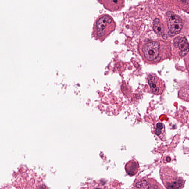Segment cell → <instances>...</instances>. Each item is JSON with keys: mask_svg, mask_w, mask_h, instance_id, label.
<instances>
[{"mask_svg": "<svg viewBox=\"0 0 189 189\" xmlns=\"http://www.w3.org/2000/svg\"><path fill=\"white\" fill-rule=\"evenodd\" d=\"M113 19L108 15H103L98 19L94 25V33L97 37L102 38L105 37L108 32V28L113 23Z\"/></svg>", "mask_w": 189, "mask_h": 189, "instance_id": "obj_2", "label": "cell"}, {"mask_svg": "<svg viewBox=\"0 0 189 189\" xmlns=\"http://www.w3.org/2000/svg\"><path fill=\"white\" fill-rule=\"evenodd\" d=\"M174 46L178 47L180 52V55L181 57H184L189 51V45L186 38L181 37H177L174 40Z\"/></svg>", "mask_w": 189, "mask_h": 189, "instance_id": "obj_7", "label": "cell"}, {"mask_svg": "<svg viewBox=\"0 0 189 189\" xmlns=\"http://www.w3.org/2000/svg\"><path fill=\"white\" fill-rule=\"evenodd\" d=\"M160 43L156 41L146 44L143 47V52L147 60L152 62L157 58L159 54Z\"/></svg>", "mask_w": 189, "mask_h": 189, "instance_id": "obj_4", "label": "cell"}, {"mask_svg": "<svg viewBox=\"0 0 189 189\" xmlns=\"http://www.w3.org/2000/svg\"><path fill=\"white\" fill-rule=\"evenodd\" d=\"M153 29L155 32L159 35H162L164 31L163 24L161 23L160 20L156 18L153 21Z\"/></svg>", "mask_w": 189, "mask_h": 189, "instance_id": "obj_9", "label": "cell"}, {"mask_svg": "<svg viewBox=\"0 0 189 189\" xmlns=\"http://www.w3.org/2000/svg\"><path fill=\"white\" fill-rule=\"evenodd\" d=\"M139 167V164L135 160L130 161L126 164V172L130 176H134L137 173Z\"/></svg>", "mask_w": 189, "mask_h": 189, "instance_id": "obj_8", "label": "cell"}, {"mask_svg": "<svg viewBox=\"0 0 189 189\" xmlns=\"http://www.w3.org/2000/svg\"><path fill=\"white\" fill-rule=\"evenodd\" d=\"M148 82L153 93L156 95L162 94L165 89L164 85L158 79L153 75H150L148 77Z\"/></svg>", "mask_w": 189, "mask_h": 189, "instance_id": "obj_6", "label": "cell"}, {"mask_svg": "<svg viewBox=\"0 0 189 189\" xmlns=\"http://www.w3.org/2000/svg\"><path fill=\"white\" fill-rule=\"evenodd\" d=\"M161 179L166 189H181L184 186L185 181L178 176L177 173L171 168L164 167L161 169Z\"/></svg>", "mask_w": 189, "mask_h": 189, "instance_id": "obj_1", "label": "cell"}, {"mask_svg": "<svg viewBox=\"0 0 189 189\" xmlns=\"http://www.w3.org/2000/svg\"><path fill=\"white\" fill-rule=\"evenodd\" d=\"M135 189H162L159 184L152 178L137 180L134 184Z\"/></svg>", "mask_w": 189, "mask_h": 189, "instance_id": "obj_5", "label": "cell"}, {"mask_svg": "<svg viewBox=\"0 0 189 189\" xmlns=\"http://www.w3.org/2000/svg\"><path fill=\"white\" fill-rule=\"evenodd\" d=\"M155 133L163 141L165 140V129L163 124L160 122L157 124Z\"/></svg>", "mask_w": 189, "mask_h": 189, "instance_id": "obj_10", "label": "cell"}, {"mask_svg": "<svg viewBox=\"0 0 189 189\" xmlns=\"http://www.w3.org/2000/svg\"><path fill=\"white\" fill-rule=\"evenodd\" d=\"M166 15L167 24L169 32L174 35L179 34L183 26V23L181 17L171 11L168 12Z\"/></svg>", "mask_w": 189, "mask_h": 189, "instance_id": "obj_3", "label": "cell"}, {"mask_svg": "<svg viewBox=\"0 0 189 189\" xmlns=\"http://www.w3.org/2000/svg\"><path fill=\"white\" fill-rule=\"evenodd\" d=\"M101 189L96 188V189Z\"/></svg>", "mask_w": 189, "mask_h": 189, "instance_id": "obj_11", "label": "cell"}]
</instances>
